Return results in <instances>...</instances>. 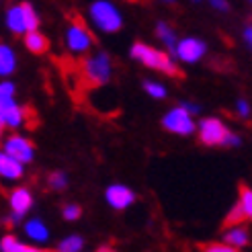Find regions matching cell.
Masks as SVG:
<instances>
[{
	"instance_id": "836d02e7",
	"label": "cell",
	"mask_w": 252,
	"mask_h": 252,
	"mask_svg": "<svg viewBox=\"0 0 252 252\" xmlns=\"http://www.w3.org/2000/svg\"><path fill=\"white\" fill-rule=\"evenodd\" d=\"M193 2H201V0H193Z\"/></svg>"
},
{
	"instance_id": "6da1fadb",
	"label": "cell",
	"mask_w": 252,
	"mask_h": 252,
	"mask_svg": "<svg viewBox=\"0 0 252 252\" xmlns=\"http://www.w3.org/2000/svg\"><path fill=\"white\" fill-rule=\"evenodd\" d=\"M129 56L140 62V64H144L146 68L162 72V74H166V76H181V72L176 68L174 62L164 52H160V49L148 45V43H142V41L133 43L129 49Z\"/></svg>"
},
{
	"instance_id": "ac0fdd59",
	"label": "cell",
	"mask_w": 252,
	"mask_h": 252,
	"mask_svg": "<svg viewBox=\"0 0 252 252\" xmlns=\"http://www.w3.org/2000/svg\"><path fill=\"white\" fill-rule=\"evenodd\" d=\"M15 66H17L15 52H12L6 43H2V45H0V74L6 78L8 74L15 72Z\"/></svg>"
},
{
	"instance_id": "2e32d148",
	"label": "cell",
	"mask_w": 252,
	"mask_h": 252,
	"mask_svg": "<svg viewBox=\"0 0 252 252\" xmlns=\"http://www.w3.org/2000/svg\"><path fill=\"white\" fill-rule=\"evenodd\" d=\"M223 240L228 244H232L234 248H244V246H248L250 238H248V232L242 228V225L236 223V225H228V232H225Z\"/></svg>"
},
{
	"instance_id": "5bb4252c",
	"label": "cell",
	"mask_w": 252,
	"mask_h": 252,
	"mask_svg": "<svg viewBox=\"0 0 252 252\" xmlns=\"http://www.w3.org/2000/svg\"><path fill=\"white\" fill-rule=\"evenodd\" d=\"M25 234L37 244H45L49 240V230L41 220H29L27 223H25Z\"/></svg>"
},
{
	"instance_id": "277c9868",
	"label": "cell",
	"mask_w": 252,
	"mask_h": 252,
	"mask_svg": "<svg viewBox=\"0 0 252 252\" xmlns=\"http://www.w3.org/2000/svg\"><path fill=\"white\" fill-rule=\"evenodd\" d=\"M82 70V76L88 84H94V86H105L109 84L111 76H113V64H111V58L105 52H96L93 56H88L82 60L80 64Z\"/></svg>"
},
{
	"instance_id": "5b68a950",
	"label": "cell",
	"mask_w": 252,
	"mask_h": 252,
	"mask_svg": "<svg viewBox=\"0 0 252 252\" xmlns=\"http://www.w3.org/2000/svg\"><path fill=\"white\" fill-rule=\"evenodd\" d=\"M162 127L174 135H191L197 129V125L193 121V113L185 105H179V107H172L162 117Z\"/></svg>"
},
{
	"instance_id": "3957f363",
	"label": "cell",
	"mask_w": 252,
	"mask_h": 252,
	"mask_svg": "<svg viewBox=\"0 0 252 252\" xmlns=\"http://www.w3.org/2000/svg\"><path fill=\"white\" fill-rule=\"evenodd\" d=\"M88 17L91 23L100 31V33H117L123 27V17L117 10V6L111 2V0H94V2L88 6Z\"/></svg>"
},
{
	"instance_id": "30bf717a",
	"label": "cell",
	"mask_w": 252,
	"mask_h": 252,
	"mask_svg": "<svg viewBox=\"0 0 252 252\" xmlns=\"http://www.w3.org/2000/svg\"><path fill=\"white\" fill-rule=\"evenodd\" d=\"M105 199H107V203L113 209L123 211V209H127L135 201V193L131 191L129 187H125V185H109L105 189Z\"/></svg>"
},
{
	"instance_id": "7c38bea8",
	"label": "cell",
	"mask_w": 252,
	"mask_h": 252,
	"mask_svg": "<svg viewBox=\"0 0 252 252\" xmlns=\"http://www.w3.org/2000/svg\"><path fill=\"white\" fill-rule=\"evenodd\" d=\"M25 174V164L6 152L0 154V176L4 181H19Z\"/></svg>"
},
{
	"instance_id": "ffe728a7",
	"label": "cell",
	"mask_w": 252,
	"mask_h": 252,
	"mask_svg": "<svg viewBox=\"0 0 252 252\" xmlns=\"http://www.w3.org/2000/svg\"><path fill=\"white\" fill-rule=\"evenodd\" d=\"M238 205H240L246 220H252V189L248 185L238 187Z\"/></svg>"
},
{
	"instance_id": "4fadbf2b",
	"label": "cell",
	"mask_w": 252,
	"mask_h": 252,
	"mask_svg": "<svg viewBox=\"0 0 252 252\" xmlns=\"http://www.w3.org/2000/svg\"><path fill=\"white\" fill-rule=\"evenodd\" d=\"M4 25L8 27L10 33H15V35H23V33H27V25H25V17H23V8L21 4H15V6H10L6 10V15H4Z\"/></svg>"
},
{
	"instance_id": "cb8c5ba5",
	"label": "cell",
	"mask_w": 252,
	"mask_h": 252,
	"mask_svg": "<svg viewBox=\"0 0 252 252\" xmlns=\"http://www.w3.org/2000/svg\"><path fill=\"white\" fill-rule=\"evenodd\" d=\"M144 91L152 96V98H164L166 96V88L164 84H160V82H154V80H144Z\"/></svg>"
},
{
	"instance_id": "d6986e66",
	"label": "cell",
	"mask_w": 252,
	"mask_h": 252,
	"mask_svg": "<svg viewBox=\"0 0 252 252\" xmlns=\"http://www.w3.org/2000/svg\"><path fill=\"white\" fill-rule=\"evenodd\" d=\"M0 250H2V252H35V250H39V248H35L31 244H25V242L17 240L12 234H6L2 240H0Z\"/></svg>"
},
{
	"instance_id": "7a4b0ae2",
	"label": "cell",
	"mask_w": 252,
	"mask_h": 252,
	"mask_svg": "<svg viewBox=\"0 0 252 252\" xmlns=\"http://www.w3.org/2000/svg\"><path fill=\"white\" fill-rule=\"evenodd\" d=\"M199 129V140L205 146H225V148H236L240 146L242 140L236 133H232L225 123L218 117H207L201 119V123L197 125Z\"/></svg>"
},
{
	"instance_id": "f1b7e54d",
	"label": "cell",
	"mask_w": 252,
	"mask_h": 252,
	"mask_svg": "<svg viewBox=\"0 0 252 252\" xmlns=\"http://www.w3.org/2000/svg\"><path fill=\"white\" fill-rule=\"evenodd\" d=\"M209 4L216 8V10H221V12H228V10H230L228 0H209Z\"/></svg>"
},
{
	"instance_id": "484cf974",
	"label": "cell",
	"mask_w": 252,
	"mask_h": 252,
	"mask_svg": "<svg viewBox=\"0 0 252 252\" xmlns=\"http://www.w3.org/2000/svg\"><path fill=\"white\" fill-rule=\"evenodd\" d=\"M203 250H207V252H236L238 248L223 242V244H207V246H203Z\"/></svg>"
},
{
	"instance_id": "1f68e13d",
	"label": "cell",
	"mask_w": 252,
	"mask_h": 252,
	"mask_svg": "<svg viewBox=\"0 0 252 252\" xmlns=\"http://www.w3.org/2000/svg\"><path fill=\"white\" fill-rule=\"evenodd\" d=\"M183 105H185V107H187L189 111H191L193 115H199V113H201V107H199V105H193V103H189V100H185Z\"/></svg>"
},
{
	"instance_id": "f546056e",
	"label": "cell",
	"mask_w": 252,
	"mask_h": 252,
	"mask_svg": "<svg viewBox=\"0 0 252 252\" xmlns=\"http://www.w3.org/2000/svg\"><path fill=\"white\" fill-rule=\"evenodd\" d=\"M21 220H23V216H19V213H15V211H12V213H10V216H6L4 223L8 225V228H12V225H17V223H19Z\"/></svg>"
},
{
	"instance_id": "7402d4cb",
	"label": "cell",
	"mask_w": 252,
	"mask_h": 252,
	"mask_svg": "<svg viewBox=\"0 0 252 252\" xmlns=\"http://www.w3.org/2000/svg\"><path fill=\"white\" fill-rule=\"evenodd\" d=\"M23 8V17H25V25H27V31H35L39 27V15L35 12V8L29 2H21Z\"/></svg>"
},
{
	"instance_id": "ba28073f",
	"label": "cell",
	"mask_w": 252,
	"mask_h": 252,
	"mask_svg": "<svg viewBox=\"0 0 252 252\" xmlns=\"http://www.w3.org/2000/svg\"><path fill=\"white\" fill-rule=\"evenodd\" d=\"M2 152L15 156L17 160L23 162V164H29V162H33V158H35V146L23 135H10L2 144Z\"/></svg>"
},
{
	"instance_id": "d6a6232c",
	"label": "cell",
	"mask_w": 252,
	"mask_h": 252,
	"mask_svg": "<svg viewBox=\"0 0 252 252\" xmlns=\"http://www.w3.org/2000/svg\"><path fill=\"white\" fill-rule=\"evenodd\" d=\"M162 2H168V4H172V2H174V0H162Z\"/></svg>"
},
{
	"instance_id": "4dcf8cb0",
	"label": "cell",
	"mask_w": 252,
	"mask_h": 252,
	"mask_svg": "<svg viewBox=\"0 0 252 252\" xmlns=\"http://www.w3.org/2000/svg\"><path fill=\"white\" fill-rule=\"evenodd\" d=\"M242 35H244V41H246V45L250 47V52H252V23H250V25H246Z\"/></svg>"
},
{
	"instance_id": "4316f807",
	"label": "cell",
	"mask_w": 252,
	"mask_h": 252,
	"mask_svg": "<svg viewBox=\"0 0 252 252\" xmlns=\"http://www.w3.org/2000/svg\"><path fill=\"white\" fill-rule=\"evenodd\" d=\"M236 113H238V115H240L242 119H246V117L250 115V105H248V100L238 98V100H236Z\"/></svg>"
},
{
	"instance_id": "44dd1931",
	"label": "cell",
	"mask_w": 252,
	"mask_h": 252,
	"mask_svg": "<svg viewBox=\"0 0 252 252\" xmlns=\"http://www.w3.org/2000/svg\"><path fill=\"white\" fill-rule=\"evenodd\" d=\"M82 248H84V240H82V236H76V234L66 236L64 240L58 244L60 252H80Z\"/></svg>"
},
{
	"instance_id": "e0dca14e",
	"label": "cell",
	"mask_w": 252,
	"mask_h": 252,
	"mask_svg": "<svg viewBox=\"0 0 252 252\" xmlns=\"http://www.w3.org/2000/svg\"><path fill=\"white\" fill-rule=\"evenodd\" d=\"M156 35H158V39L170 49V54L174 56L176 45H179V41H176V35H174V29L170 27L168 23L160 21V23H156Z\"/></svg>"
},
{
	"instance_id": "52a82bcc",
	"label": "cell",
	"mask_w": 252,
	"mask_h": 252,
	"mask_svg": "<svg viewBox=\"0 0 252 252\" xmlns=\"http://www.w3.org/2000/svg\"><path fill=\"white\" fill-rule=\"evenodd\" d=\"M27 121V109L21 107L15 96L0 98V127L2 129H19Z\"/></svg>"
},
{
	"instance_id": "8992f818",
	"label": "cell",
	"mask_w": 252,
	"mask_h": 252,
	"mask_svg": "<svg viewBox=\"0 0 252 252\" xmlns=\"http://www.w3.org/2000/svg\"><path fill=\"white\" fill-rule=\"evenodd\" d=\"M66 47L70 54H86L93 47V35L78 17L66 29Z\"/></svg>"
},
{
	"instance_id": "e575fe53",
	"label": "cell",
	"mask_w": 252,
	"mask_h": 252,
	"mask_svg": "<svg viewBox=\"0 0 252 252\" xmlns=\"http://www.w3.org/2000/svg\"><path fill=\"white\" fill-rule=\"evenodd\" d=\"M250 2H252V0H250Z\"/></svg>"
},
{
	"instance_id": "9a60e30c",
	"label": "cell",
	"mask_w": 252,
	"mask_h": 252,
	"mask_svg": "<svg viewBox=\"0 0 252 252\" xmlns=\"http://www.w3.org/2000/svg\"><path fill=\"white\" fill-rule=\"evenodd\" d=\"M25 47H27L31 54H45L47 47H49V41L43 33H39L35 29V31L25 33Z\"/></svg>"
},
{
	"instance_id": "83f0119b",
	"label": "cell",
	"mask_w": 252,
	"mask_h": 252,
	"mask_svg": "<svg viewBox=\"0 0 252 252\" xmlns=\"http://www.w3.org/2000/svg\"><path fill=\"white\" fill-rule=\"evenodd\" d=\"M6 96H15V84L8 80L0 84V98H6Z\"/></svg>"
},
{
	"instance_id": "603a6c76",
	"label": "cell",
	"mask_w": 252,
	"mask_h": 252,
	"mask_svg": "<svg viewBox=\"0 0 252 252\" xmlns=\"http://www.w3.org/2000/svg\"><path fill=\"white\" fill-rule=\"evenodd\" d=\"M47 185L49 189H54V191H64V189L68 187V176L66 172H62V170H56L47 176Z\"/></svg>"
},
{
	"instance_id": "9c48e42d",
	"label": "cell",
	"mask_w": 252,
	"mask_h": 252,
	"mask_svg": "<svg viewBox=\"0 0 252 252\" xmlns=\"http://www.w3.org/2000/svg\"><path fill=\"white\" fill-rule=\"evenodd\" d=\"M205 52H207L205 41L197 39V37H185V39H181L179 45H176L174 56L181 62H185V64H195V62H199L205 56Z\"/></svg>"
},
{
	"instance_id": "d4e9b609",
	"label": "cell",
	"mask_w": 252,
	"mask_h": 252,
	"mask_svg": "<svg viewBox=\"0 0 252 252\" xmlns=\"http://www.w3.org/2000/svg\"><path fill=\"white\" fill-rule=\"evenodd\" d=\"M62 216H64L66 221H76V220H80V216H82V209H80V205H76V203H68V205L62 207Z\"/></svg>"
},
{
	"instance_id": "8fae6325",
	"label": "cell",
	"mask_w": 252,
	"mask_h": 252,
	"mask_svg": "<svg viewBox=\"0 0 252 252\" xmlns=\"http://www.w3.org/2000/svg\"><path fill=\"white\" fill-rule=\"evenodd\" d=\"M8 205L10 211L19 213V216H27L33 207V195L27 187H17L8 193Z\"/></svg>"
}]
</instances>
